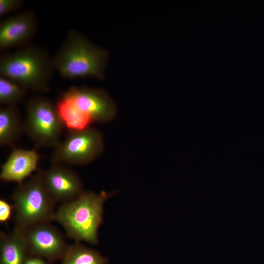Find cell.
Returning a JSON list of instances; mask_svg holds the SVG:
<instances>
[{"label":"cell","mask_w":264,"mask_h":264,"mask_svg":"<svg viewBox=\"0 0 264 264\" xmlns=\"http://www.w3.org/2000/svg\"><path fill=\"white\" fill-rule=\"evenodd\" d=\"M58 114L65 128L78 131L90 127V120L82 113L68 98L62 94L55 104Z\"/></svg>","instance_id":"14"},{"label":"cell","mask_w":264,"mask_h":264,"mask_svg":"<svg viewBox=\"0 0 264 264\" xmlns=\"http://www.w3.org/2000/svg\"><path fill=\"white\" fill-rule=\"evenodd\" d=\"M54 71L48 50L32 44L0 57V75L16 81L28 91L48 92Z\"/></svg>","instance_id":"3"},{"label":"cell","mask_w":264,"mask_h":264,"mask_svg":"<svg viewBox=\"0 0 264 264\" xmlns=\"http://www.w3.org/2000/svg\"><path fill=\"white\" fill-rule=\"evenodd\" d=\"M109 58L107 49L92 43L84 34L69 30L52 56L55 71L66 79L88 77L102 80Z\"/></svg>","instance_id":"1"},{"label":"cell","mask_w":264,"mask_h":264,"mask_svg":"<svg viewBox=\"0 0 264 264\" xmlns=\"http://www.w3.org/2000/svg\"><path fill=\"white\" fill-rule=\"evenodd\" d=\"M61 264H107L108 259L79 242L68 245Z\"/></svg>","instance_id":"15"},{"label":"cell","mask_w":264,"mask_h":264,"mask_svg":"<svg viewBox=\"0 0 264 264\" xmlns=\"http://www.w3.org/2000/svg\"><path fill=\"white\" fill-rule=\"evenodd\" d=\"M103 135L97 129L89 127L78 131H69L65 139L54 148L52 163L69 165L88 164L103 152Z\"/></svg>","instance_id":"6"},{"label":"cell","mask_w":264,"mask_h":264,"mask_svg":"<svg viewBox=\"0 0 264 264\" xmlns=\"http://www.w3.org/2000/svg\"><path fill=\"white\" fill-rule=\"evenodd\" d=\"M115 194V191L97 194L84 191L76 198L62 203L56 211L54 220L62 226L69 238L97 244L104 203Z\"/></svg>","instance_id":"2"},{"label":"cell","mask_w":264,"mask_h":264,"mask_svg":"<svg viewBox=\"0 0 264 264\" xmlns=\"http://www.w3.org/2000/svg\"><path fill=\"white\" fill-rule=\"evenodd\" d=\"M41 173L43 182L56 202L70 201L84 191L77 173L64 164L52 163L47 169L41 170Z\"/></svg>","instance_id":"10"},{"label":"cell","mask_w":264,"mask_h":264,"mask_svg":"<svg viewBox=\"0 0 264 264\" xmlns=\"http://www.w3.org/2000/svg\"><path fill=\"white\" fill-rule=\"evenodd\" d=\"M14 212L13 204H10L7 200L0 199V222L6 223L11 219Z\"/></svg>","instance_id":"18"},{"label":"cell","mask_w":264,"mask_h":264,"mask_svg":"<svg viewBox=\"0 0 264 264\" xmlns=\"http://www.w3.org/2000/svg\"><path fill=\"white\" fill-rule=\"evenodd\" d=\"M27 248L23 230L15 226L8 233H0V264H23Z\"/></svg>","instance_id":"12"},{"label":"cell","mask_w":264,"mask_h":264,"mask_svg":"<svg viewBox=\"0 0 264 264\" xmlns=\"http://www.w3.org/2000/svg\"><path fill=\"white\" fill-rule=\"evenodd\" d=\"M24 132L37 147H54L60 142L64 125L55 104L41 96L25 103Z\"/></svg>","instance_id":"5"},{"label":"cell","mask_w":264,"mask_h":264,"mask_svg":"<svg viewBox=\"0 0 264 264\" xmlns=\"http://www.w3.org/2000/svg\"><path fill=\"white\" fill-rule=\"evenodd\" d=\"M22 230L27 252L50 261L62 259L68 245L61 232L49 222L36 224Z\"/></svg>","instance_id":"8"},{"label":"cell","mask_w":264,"mask_h":264,"mask_svg":"<svg viewBox=\"0 0 264 264\" xmlns=\"http://www.w3.org/2000/svg\"><path fill=\"white\" fill-rule=\"evenodd\" d=\"M38 27L37 16L33 10L23 11L3 19L0 23V50L18 49L31 44Z\"/></svg>","instance_id":"9"},{"label":"cell","mask_w":264,"mask_h":264,"mask_svg":"<svg viewBox=\"0 0 264 264\" xmlns=\"http://www.w3.org/2000/svg\"><path fill=\"white\" fill-rule=\"evenodd\" d=\"M62 94L70 99L92 123L108 122L116 116V104L102 88L72 86Z\"/></svg>","instance_id":"7"},{"label":"cell","mask_w":264,"mask_h":264,"mask_svg":"<svg viewBox=\"0 0 264 264\" xmlns=\"http://www.w3.org/2000/svg\"><path fill=\"white\" fill-rule=\"evenodd\" d=\"M28 91L16 81L0 75V103L2 106H17Z\"/></svg>","instance_id":"16"},{"label":"cell","mask_w":264,"mask_h":264,"mask_svg":"<svg viewBox=\"0 0 264 264\" xmlns=\"http://www.w3.org/2000/svg\"><path fill=\"white\" fill-rule=\"evenodd\" d=\"M23 0H0V16L15 12L23 5Z\"/></svg>","instance_id":"17"},{"label":"cell","mask_w":264,"mask_h":264,"mask_svg":"<svg viewBox=\"0 0 264 264\" xmlns=\"http://www.w3.org/2000/svg\"><path fill=\"white\" fill-rule=\"evenodd\" d=\"M41 156L35 149L14 148L0 167V179L20 184L38 171Z\"/></svg>","instance_id":"11"},{"label":"cell","mask_w":264,"mask_h":264,"mask_svg":"<svg viewBox=\"0 0 264 264\" xmlns=\"http://www.w3.org/2000/svg\"><path fill=\"white\" fill-rule=\"evenodd\" d=\"M23 264H48L41 257L33 256L26 257Z\"/></svg>","instance_id":"19"},{"label":"cell","mask_w":264,"mask_h":264,"mask_svg":"<svg viewBox=\"0 0 264 264\" xmlns=\"http://www.w3.org/2000/svg\"><path fill=\"white\" fill-rule=\"evenodd\" d=\"M24 132L23 121L17 106H2L0 109V145L15 148Z\"/></svg>","instance_id":"13"},{"label":"cell","mask_w":264,"mask_h":264,"mask_svg":"<svg viewBox=\"0 0 264 264\" xmlns=\"http://www.w3.org/2000/svg\"><path fill=\"white\" fill-rule=\"evenodd\" d=\"M15 226L22 229L54 220L56 202L47 191L39 169L18 184L12 194Z\"/></svg>","instance_id":"4"}]
</instances>
